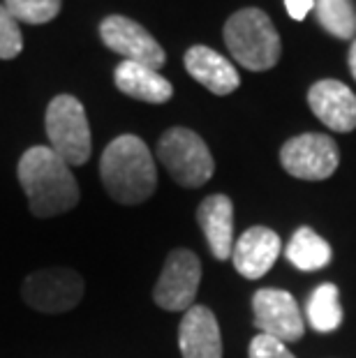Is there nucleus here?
<instances>
[{"label": "nucleus", "mask_w": 356, "mask_h": 358, "mask_svg": "<svg viewBox=\"0 0 356 358\" xmlns=\"http://www.w3.org/2000/svg\"><path fill=\"white\" fill-rule=\"evenodd\" d=\"M248 356L250 358H297L290 349H287L285 342H280L271 335H255L250 340V349H248Z\"/></svg>", "instance_id": "22"}, {"label": "nucleus", "mask_w": 356, "mask_h": 358, "mask_svg": "<svg viewBox=\"0 0 356 358\" xmlns=\"http://www.w3.org/2000/svg\"><path fill=\"white\" fill-rule=\"evenodd\" d=\"M100 176L107 194L125 206L150 199L157 185L153 155L137 134H120L104 148Z\"/></svg>", "instance_id": "2"}, {"label": "nucleus", "mask_w": 356, "mask_h": 358, "mask_svg": "<svg viewBox=\"0 0 356 358\" xmlns=\"http://www.w3.org/2000/svg\"><path fill=\"white\" fill-rule=\"evenodd\" d=\"M178 347L183 358H222V335L215 315L206 306H192L178 326Z\"/></svg>", "instance_id": "13"}, {"label": "nucleus", "mask_w": 356, "mask_h": 358, "mask_svg": "<svg viewBox=\"0 0 356 358\" xmlns=\"http://www.w3.org/2000/svg\"><path fill=\"white\" fill-rule=\"evenodd\" d=\"M315 14L320 26L338 40H354L356 7L354 0H315Z\"/></svg>", "instance_id": "19"}, {"label": "nucleus", "mask_w": 356, "mask_h": 358, "mask_svg": "<svg viewBox=\"0 0 356 358\" xmlns=\"http://www.w3.org/2000/svg\"><path fill=\"white\" fill-rule=\"evenodd\" d=\"M21 296L30 308L47 315H58L79 306L83 296V280L77 271L54 266L35 271L24 280Z\"/></svg>", "instance_id": "7"}, {"label": "nucleus", "mask_w": 356, "mask_h": 358, "mask_svg": "<svg viewBox=\"0 0 356 358\" xmlns=\"http://www.w3.org/2000/svg\"><path fill=\"white\" fill-rule=\"evenodd\" d=\"M285 7L294 21H303L310 10H315V0H285Z\"/></svg>", "instance_id": "23"}, {"label": "nucleus", "mask_w": 356, "mask_h": 358, "mask_svg": "<svg viewBox=\"0 0 356 358\" xmlns=\"http://www.w3.org/2000/svg\"><path fill=\"white\" fill-rule=\"evenodd\" d=\"M7 12L21 24L42 26L60 14V0H5Z\"/></svg>", "instance_id": "20"}, {"label": "nucleus", "mask_w": 356, "mask_h": 358, "mask_svg": "<svg viewBox=\"0 0 356 358\" xmlns=\"http://www.w3.org/2000/svg\"><path fill=\"white\" fill-rule=\"evenodd\" d=\"M24 51V35L19 30V21L0 5V58L12 60Z\"/></svg>", "instance_id": "21"}, {"label": "nucleus", "mask_w": 356, "mask_h": 358, "mask_svg": "<svg viewBox=\"0 0 356 358\" xmlns=\"http://www.w3.org/2000/svg\"><path fill=\"white\" fill-rule=\"evenodd\" d=\"M113 81L120 93L134 97V100L148 102V104H164L171 100L173 88L157 70H150L146 65L132 63V60H123L116 72H113Z\"/></svg>", "instance_id": "16"}, {"label": "nucleus", "mask_w": 356, "mask_h": 358, "mask_svg": "<svg viewBox=\"0 0 356 358\" xmlns=\"http://www.w3.org/2000/svg\"><path fill=\"white\" fill-rule=\"evenodd\" d=\"M201 282V262L190 250H173L166 257L153 289V299L162 310L185 312L192 308Z\"/></svg>", "instance_id": "8"}, {"label": "nucleus", "mask_w": 356, "mask_h": 358, "mask_svg": "<svg viewBox=\"0 0 356 358\" xmlns=\"http://www.w3.org/2000/svg\"><path fill=\"white\" fill-rule=\"evenodd\" d=\"M308 104L317 118L333 132H352L356 127V95L336 79H322L310 86Z\"/></svg>", "instance_id": "11"}, {"label": "nucleus", "mask_w": 356, "mask_h": 358, "mask_svg": "<svg viewBox=\"0 0 356 358\" xmlns=\"http://www.w3.org/2000/svg\"><path fill=\"white\" fill-rule=\"evenodd\" d=\"M285 257L299 271H320L331 262V245L310 227H301L287 243Z\"/></svg>", "instance_id": "17"}, {"label": "nucleus", "mask_w": 356, "mask_h": 358, "mask_svg": "<svg viewBox=\"0 0 356 358\" xmlns=\"http://www.w3.org/2000/svg\"><path fill=\"white\" fill-rule=\"evenodd\" d=\"M308 322L317 333H331L343 324V308H340V292L336 285L324 282L308 299Z\"/></svg>", "instance_id": "18"}, {"label": "nucleus", "mask_w": 356, "mask_h": 358, "mask_svg": "<svg viewBox=\"0 0 356 358\" xmlns=\"http://www.w3.org/2000/svg\"><path fill=\"white\" fill-rule=\"evenodd\" d=\"M47 136L51 150L70 166H79L90 157V125L83 104L72 95H56L47 106Z\"/></svg>", "instance_id": "5"}, {"label": "nucleus", "mask_w": 356, "mask_h": 358, "mask_svg": "<svg viewBox=\"0 0 356 358\" xmlns=\"http://www.w3.org/2000/svg\"><path fill=\"white\" fill-rule=\"evenodd\" d=\"M350 72H352V77L356 79V37H354L352 47H350Z\"/></svg>", "instance_id": "24"}, {"label": "nucleus", "mask_w": 356, "mask_h": 358, "mask_svg": "<svg viewBox=\"0 0 356 358\" xmlns=\"http://www.w3.org/2000/svg\"><path fill=\"white\" fill-rule=\"evenodd\" d=\"M157 159L183 187L206 185L215 171L206 141L187 127H171L157 141Z\"/></svg>", "instance_id": "4"}, {"label": "nucleus", "mask_w": 356, "mask_h": 358, "mask_svg": "<svg viewBox=\"0 0 356 358\" xmlns=\"http://www.w3.org/2000/svg\"><path fill=\"white\" fill-rule=\"evenodd\" d=\"M100 37L104 47L113 53H120L125 60L146 65L150 70H160L166 63L164 49L155 42V37L141 28L137 21L120 17V14H111L100 24Z\"/></svg>", "instance_id": "10"}, {"label": "nucleus", "mask_w": 356, "mask_h": 358, "mask_svg": "<svg viewBox=\"0 0 356 358\" xmlns=\"http://www.w3.org/2000/svg\"><path fill=\"white\" fill-rule=\"evenodd\" d=\"M280 236L269 227H250L234 241L232 262L241 275L248 280H259L273 268L280 257Z\"/></svg>", "instance_id": "12"}, {"label": "nucleus", "mask_w": 356, "mask_h": 358, "mask_svg": "<svg viewBox=\"0 0 356 358\" xmlns=\"http://www.w3.org/2000/svg\"><path fill=\"white\" fill-rule=\"evenodd\" d=\"M225 44L236 63L250 72L271 70L283 53L280 35L273 21L259 7L234 12L225 24Z\"/></svg>", "instance_id": "3"}, {"label": "nucleus", "mask_w": 356, "mask_h": 358, "mask_svg": "<svg viewBox=\"0 0 356 358\" xmlns=\"http://www.w3.org/2000/svg\"><path fill=\"white\" fill-rule=\"evenodd\" d=\"M197 220L215 259L225 262L234 250V203L227 194H211L199 203Z\"/></svg>", "instance_id": "15"}, {"label": "nucleus", "mask_w": 356, "mask_h": 358, "mask_svg": "<svg viewBox=\"0 0 356 358\" xmlns=\"http://www.w3.org/2000/svg\"><path fill=\"white\" fill-rule=\"evenodd\" d=\"M185 70L197 83L208 88L213 95H229L241 86L236 67L225 56H220L211 47H204V44H197V47L187 49Z\"/></svg>", "instance_id": "14"}, {"label": "nucleus", "mask_w": 356, "mask_h": 358, "mask_svg": "<svg viewBox=\"0 0 356 358\" xmlns=\"http://www.w3.org/2000/svg\"><path fill=\"white\" fill-rule=\"evenodd\" d=\"M255 326L259 333L271 335L280 342H299L306 333L299 303L283 289H259L252 296Z\"/></svg>", "instance_id": "9"}, {"label": "nucleus", "mask_w": 356, "mask_h": 358, "mask_svg": "<svg viewBox=\"0 0 356 358\" xmlns=\"http://www.w3.org/2000/svg\"><path fill=\"white\" fill-rule=\"evenodd\" d=\"M280 164L299 180H327L340 164V150L329 134H299L280 148Z\"/></svg>", "instance_id": "6"}, {"label": "nucleus", "mask_w": 356, "mask_h": 358, "mask_svg": "<svg viewBox=\"0 0 356 358\" xmlns=\"http://www.w3.org/2000/svg\"><path fill=\"white\" fill-rule=\"evenodd\" d=\"M17 176L35 217H54L79 203V182L72 166L51 146H33L21 155Z\"/></svg>", "instance_id": "1"}]
</instances>
